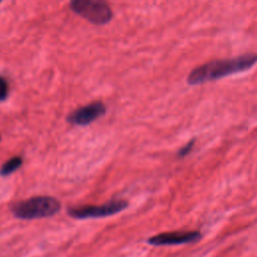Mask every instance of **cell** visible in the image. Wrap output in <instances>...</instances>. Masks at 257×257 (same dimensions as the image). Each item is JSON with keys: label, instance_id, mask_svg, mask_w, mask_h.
I'll use <instances>...</instances> for the list:
<instances>
[{"label": "cell", "instance_id": "9c48e42d", "mask_svg": "<svg viewBox=\"0 0 257 257\" xmlns=\"http://www.w3.org/2000/svg\"><path fill=\"white\" fill-rule=\"evenodd\" d=\"M194 144H195V141L192 140V141H190L187 145H185L183 148H181V149L179 150V152H178V157L183 158V157L187 156V155L192 151Z\"/></svg>", "mask_w": 257, "mask_h": 257}, {"label": "cell", "instance_id": "52a82bcc", "mask_svg": "<svg viewBox=\"0 0 257 257\" xmlns=\"http://www.w3.org/2000/svg\"><path fill=\"white\" fill-rule=\"evenodd\" d=\"M22 163H23V161L20 157H13V158L9 159L2 165V167L0 169V175L8 176V175L14 173L21 167Z\"/></svg>", "mask_w": 257, "mask_h": 257}, {"label": "cell", "instance_id": "6da1fadb", "mask_svg": "<svg viewBox=\"0 0 257 257\" xmlns=\"http://www.w3.org/2000/svg\"><path fill=\"white\" fill-rule=\"evenodd\" d=\"M257 63L256 53H247L233 58L217 59L195 67L188 75L187 82L191 85L214 81L225 76L250 69Z\"/></svg>", "mask_w": 257, "mask_h": 257}, {"label": "cell", "instance_id": "8992f818", "mask_svg": "<svg viewBox=\"0 0 257 257\" xmlns=\"http://www.w3.org/2000/svg\"><path fill=\"white\" fill-rule=\"evenodd\" d=\"M202 234L199 231H174L155 235L148 239V243L153 246H171L197 242Z\"/></svg>", "mask_w": 257, "mask_h": 257}, {"label": "cell", "instance_id": "5b68a950", "mask_svg": "<svg viewBox=\"0 0 257 257\" xmlns=\"http://www.w3.org/2000/svg\"><path fill=\"white\" fill-rule=\"evenodd\" d=\"M105 111L106 107L102 101H92L69 113L67 116V121L74 125H87L102 116Z\"/></svg>", "mask_w": 257, "mask_h": 257}, {"label": "cell", "instance_id": "30bf717a", "mask_svg": "<svg viewBox=\"0 0 257 257\" xmlns=\"http://www.w3.org/2000/svg\"><path fill=\"white\" fill-rule=\"evenodd\" d=\"M1 1H2V0H0V3H1Z\"/></svg>", "mask_w": 257, "mask_h": 257}, {"label": "cell", "instance_id": "ba28073f", "mask_svg": "<svg viewBox=\"0 0 257 257\" xmlns=\"http://www.w3.org/2000/svg\"><path fill=\"white\" fill-rule=\"evenodd\" d=\"M8 82L7 80L3 77L0 76V101H4L8 97Z\"/></svg>", "mask_w": 257, "mask_h": 257}, {"label": "cell", "instance_id": "7a4b0ae2", "mask_svg": "<svg viewBox=\"0 0 257 257\" xmlns=\"http://www.w3.org/2000/svg\"><path fill=\"white\" fill-rule=\"evenodd\" d=\"M60 210V203L51 196H35L19 201L11 207L14 217L22 220H33L51 217Z\"/></svg>", "mask_w": 257, "mask_h": 257}, {"label": "cell", "instance_id": "277c9868", "mask_svg": "<svg viewBox=\"0 0 257 257\" xmlns=\"http://www.w3.org/2000/svg\"><path fill=\"white\" fill-rule=\"evenodd\" d=\"M127 206L124 200H112L101 205H82L69 208L67 213L74 219L101 218L121 212Z\"/></svg>", "mask_w": 257, "mask_h": 257}, {"label": "cell", "instance_id": "8fae6325", "mask_svg": "<svg viewBox=\"0 0 257 257\" xmlns=\"http://www.w3.org/2000/svg\"><path fill=\"white\" fill-rule=\"evenodd\" d=\"M0 139H1V137H0Z\"/></svg>", "mask_w": 257, "mask_h": 257}, {"label": "cell", "instance_id": "3957f363", "mask_svg": "<svg viewBox=\"0 0 257 257\" xmlns=\"http://www.w3.org/2000/svg\"><path fill=\"white\" fill-rule=\"evenodd\" d=\"M70 9L95 25H104L112 18V10L105 0H70Z\"/></svg>", "mask_w": 257, "mask_h": 257}]
</instances>
